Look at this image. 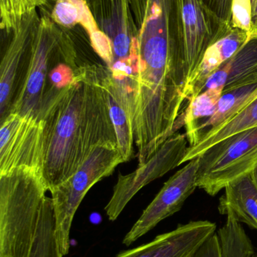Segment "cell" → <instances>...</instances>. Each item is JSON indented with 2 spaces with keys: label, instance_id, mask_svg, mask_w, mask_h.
Returning <instances> with one entry per match:
<instances>
[{
  "label": "cell",
  "instance_id": "1",
  "mask_svg": "<svg viewBox=\"0 0 257 257\" xmlns=\"http://www.w3.org/2000/svg\"><path fill=\"white\" fill-rule=\"evenodd\" d=\"M41 173L48 191L74 175L95 148L118 145L105 92L93 65L80 66L70 83L47 95Z\"/></svg>",
  "mask_w": 257,
  "mask_h": 257
},
{
  "label": "cell",
  "instance_id": "2",
  "mask_svg": "<svg viewBox=\"0 0 257 257\" xmlns=\"http://www.w3.org/2000/svg\"><path fill=\"white\" fill-rule=\"evenodd\" d=\"M41 170L0 175V257H30L46 197Z\"/></svg>",
  "mask_w": 257,
  "mask_h": 257
},
{
  "label": "cell",
  "instance_id": "3",
  "mask_svg": "<svg viewBox=\"0 0 257 257\" xmlns=\"http://www.w3.org/2000/svg\"><path fill=\"white\" fill-rule=\"evenodd\" d=\"M75 57L66 29L55 24L49 12H45L33 36L24 80L10 112L39 117L50 72L60 63L78 67Z\"/></svg>",
  "mask_w": 257,
  "mask_h": 257
},
{
  "label": "cell",
  "instance_id": "4",
  "mask_svg": "<svg viewBox=\"0 0 257 257\" xmlns=\"http://www.w3.org/2000/svg\"><path fill=\"white\" fill-rule=\"evenodd\" d=\"M122 163L125 161L119 146L98 147L72 176L50 191L54 206L57 243L63 256L69 253L72 220L86 193L98 181L111 175Z\"/></svg>",
  "mask_w": 257,
  "mask_h": 257
},
{
  "label": "cell",
  "instance_id": "5",
  "mask_svg": "<svg viewBox=\"0 0 257 257\" xmlns=\"http://www.w3.org/2000/svg\"><path fill=\"white\" fill-rule=\"evenodd\" d=\"M197 158V187L216 196L257 167V127L215 144Z\"/></svg>",
  "mask_w": 257,
  "mask_h": 257
},
{
  "label": "cell",
  "instance_id": "6",
  "mask_svg": "<svg viewBox=\"0 0 257 257\" xmlns=\"http://www.w3.org/2000/svg\"><path fill=\"white\" fill-rule=\"evenodd\" d=\"M187 135L170 136L153 156L134 172L119 175L113 189V196L106 205L105 211L110 221L117 220L130 201L145 186L172 169L182 165L189 147Z\"/></svg>",
  "mask_w": 257,
  "mask_h": 257
},
{
  "label": "cell",
  "instance_id": "7",
  "mask_svg": "<svg viewBox=\"0 0 257 257\" xmlns=\"http://www.w3.org/2000/svg\"><path fill=\"white\" fill-rule=\"evenodd\" d=\"M42 133L40 117L10 112L2 119L0 175L21 168L41 170Z\"/></svg>",
  "mask_w": 257,
  "mask_h": 257
},
{
  "label": "cell",
  "instance_id": "8",
  "mask_svg": "<svg viewBox=\"0 0 257 257\" xmlns=\"http://www.w3.org/2000/svg\"><path fill=\"white\" fill-rule=\"evenodd\" d=\"M199 158L189 161L163 186L155 199L124 237L122 243L130 246L153 229L160 222L178 212L197 187Z\"/></svg>",
  "mask_w": 257,
  "mask_h": 257
},
{
  "label": "cell",
  "instance_id": "9",
  "mask_svg": "<svg viewBox=\"0 0 257 257\" xmlns=\"http://www.w3.org/2000/svg\"><path fill=\"white\" fill-rule=\"evenodd\" d=\"M87 3L100 30L111 42L112 65L137 60L133 51L135 31L130 0H87Z\"/></svg>",
  "mask_w": 257,
  "mask_h": 257
},
{
  "label": "cell",
  "instance_id": "10",
  "mask_svg": "<svg viewBox=\"0 0 257 257\" xmlns=\"http://www.w3.org/2000/svg\"><path fill=\"white\" fill-rule=\"evenodd\" d=\"M40 17L36 10L27 14L18 27L7 36L9 38L0 65V117L4 118L10 112L13 95L19 72L24 60L29 58L30 47Z\"/></svg>",
  "mask_w": 257,
  "mask_h": 257
},
{
  "label": "cell",
  "instance_id": "11",
  "mask_svg": "<svg viewBox=\"0 0 257 257\" xmlns=\"http://www.w3.org/2000/svg\"><path fill=\"white\" fill-rule=\"evenodd\" d=\"M216 228L217 225L208 220L190 221L115 257H190L215 233Z\"/></svg>",
  "mask_w": 257,
  "mask_h": 257
},
{
  "label": "cell",
  "instance_id": "12",
  "mask_svg": "<svg viewBox=\"0 0 257 257\" xmlns=\"http://www.w3.org/2000/svg\"><path fill=\"white\" fill-rule=\"evenodd\" d=\"M93 69L98 83L105 92L110 117L117 136L119 151L124 161H128L134 154V98L119 88L107 66L93 65Z\"/></svg>",
  "mask_w": 257,
  "mask_h": 257
},
{
  "label": "cell",
  "instance_id": "13",
  "mask_svg": "<svg viewBox=\"0 0 257 257\" xmlns=\"http://www.w3.org/2000/svg\"><path fill=\"white\" fill-rule=\"evenodd\" d=\"M49 14L55 24L66 30L80 24L85 30L92 48L101 58L106 59L111 55V42L100 30L86 0H54Z\"/></svg>",
  "mask_w": 257,
  "mask_h": 257
},
{
  "label": "cell",
  "instance_id": "14",
  "mask_svg": "<svg viewBox=\"0 0 257 257\" xmlns=\"http://www.w3.org/2000/svg\"><path fill=\"white\" fill-rule=\"evenodd\" d=\"M257 83V42L246 43L211 77L204 90L223 87V92ZM202 91V92H203Z\"/></svg>",
  "mask_w": 257,
  "mask_h": 257
},
{
  "label": "cell",
  "instance_id": "15",
  "mask_svg": "<svg viewBox=\"0 0 257 257\" xmlns=\"http://www.w3.org/2000/svg\"><path fill=\"white\" fill-rule=\"evenodd\" d=\"M244 36H229L219 39L209 47L205 52L202 62L190 80L187 90L189 102L200 94L204 90L208 78L225 62L233 57L247 42Z\"/></svg>",
  "mask_w": 257,
  "mask_h": 257
},
{
  "label": "cell",
  "instance_id": "16",
  "mask_svg": "<svg viewBox=\"0 0 257 257\" xmlns=\"http://www.w3.org/2000/svg\"><path fill=\"white\" fill-rule=\"evenodd\" d=\"M220 198L219 211H230L235 218L257 230V188L250 175L226 186Z\"/></svg>",
  "mask_w": 257,
  "mask_h": 257
},
{
  "label": "cell",
  "instance_id": "17",
  "mask_svg": "<svg viewBox=\"0 0 257 257\" xmlns=\"http://www.w3.org/2000/svg\"><path fill=\"white\" fill-rule=\"evenodd\" d=\"M254 127H257V97L229 120L205 132L196 145L189 147L182 164L197 158L215 144Z\"/></svg>",
  "mask_w": 257,
  "mask_h": 257
},
{
  "label": "cell",
  "instance_id": "18",
  "mask_svg": "<svg viewBox=\"0 0 257 257\" xmlns=\"http://www.w3.org/2000/svg\"><path fill=\"white\" fill-rule=\"evenodd\" d=\"M256 97L257 83L223 92L213 115L198 126L199 139L204 132L229 120Z\"/></svg>",
  "mask_w": 257,
  "mask_h": 257
},
{
  "label": "cell",
  "instance_id": "19",
  "mask_svg": "<svg viewBox=\"0 0 257 257\" xmlns=\"http://www.w3.org/2000/svg\"><path fill=\"white\" fill-rule=\"evenodd\" d=\"M223 93V87L207 89L189 102L184 113V126L190 147L199 142L198 126L213 115Z\"/></svg>",
  "mask_w": 257,
  "mask_h": 257
},
{
  "label": "cell",
  "instance_id": "20",
  "mask_svg": "<svg viewBox=\"0 0 257 257\" xmlns=\"http://www.w3.org/2000/svg\"><path fill=\"white\" fill-rule=\"evenodd\" d=\"M226 222L217 232L222 257H253L254 247L242 225L230 211L225 213Z\"/></svg>",
  "mask_w": 257,
  "mask_h": 257
},
{
  "label": "cell",
  "instance_id": "21",
  "mask_svg": "<svg viewBox=\"0 0 257 257\" xmlns=\"http://www.w3.org/2000/svg\"><path fill=\"white\" fill-rule=\"evenodd\" d=\"M56 235L55 217L51 198L45 197L30 257H63Z\"/></svg>",
  "mask_w": 257,
  "mask_h": 257
},
{
  "label": "cell",
  "instance_id": "22",
  "mask_svg": "<svg viewBox=\"0 0 257 257\" xmlns=\"http://www.w3.org/2000/svg\"><path fill=\"white\" fill-rule=\"evenodd\" d=\"M50 0H0V27L6 36L10 35L19 25L23 18L48 4Z\"/></svg>",
  "mask_w": 257,
  "mask_h": 257
},
{
  "label": "cell",
  "instance_id": "23",
  "mask_svg": "<svg viewBox=\"0 0 257 257\" xmlns=\"http://www.w3.org/2000/svg\"><path fill=\"white\" fill-rule=\"evenodd\" d=\"M232 18L239 28L249 30L251 20L250 0H232Z\"/></svg>",
  "mask_w": 257,
  "mask_h": 257
},
{
  "label": "cell",
  "instance_id": "24",
  "mask_svg": "<svg viewBox=\"0 0 257 257\" xmlns=\"http://www.w3.org/2000/svg\"><path fill=\"white\" fill-rule=\"evenodd\" d=\"M190 257H222L217 234L208 238Z\"/></svg>",
  "mask_w": 257,
  "mask_h": 257
},
{
  "label": "cell",
  "instance_id": "25",
  "mask_svg": "<svg viewBox=\"0 0 257 257\" xmlns=\"http://www.w3.org/2000/svg\"><path fill=\"white\" fill-rule=\"evenodd\" d=\"M251 176L252 180H253V183H254L255 186L257 188V167L253 169V172L250 174Z\"/></svg>",
  "mask_w": 257,
  "mask_h": 257
},
{
  "label": "cell",
  "instance_id": "26",
  "mask_svg": "<svg viewBox=\"0 0 257 257\" xmlns=\"http://www.w3.org/2000/svg\"><path fill=\"white\" fill-rule=\"evenodd\" d=\"M253 257H257V251H256V253H255L254 256Z\"/></svg>",
  "mask_w": 257,
  "mask_h": 257
},
{
  "label": "cell",
  "instance_id": "27",
  "mask_svg": "<svg viewBox=\"0 0 257 257\" xmlns=\"http://www.w3.org/2000/svg\"><path fill=\"white\" fill-rule=\"evenodd\" d=\"M86 1H87V0H86Z\"/></svg>",
  "mask_w": 257,
  "mask_h": 257
}]
</instances>
